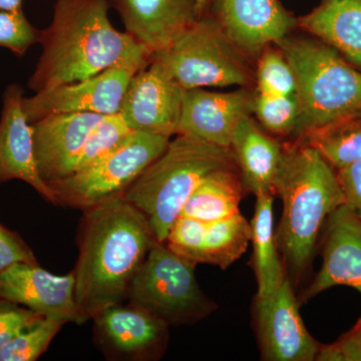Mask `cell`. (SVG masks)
Here are the masks:
<instances>
[{"mask_svg": "<svg viewBox=\"0 0 361 361\" xmlns=\"http://www.w3.org/2000/svg\"><path fill=\"white\" fill-rule=\"evenodd\" d=\"M75 300L85 319L127 300L130 282L155 242L148 217L116 197L82 211Z\"/></svg>", "mask_w": 361, "mask_h": 361, "instance_id": "1", "label": "cell"}, {"mask_svg": "<svg viewBox=\"0 0 361 361\" xmlns=\"http://www.w3.org/2000/svg\"><path fill=\"white\" fill-rule=\"evenodd\" d=\"M110 0H58L49 27L40 30L42 52L28 87L35 92L78 82L116 66L145 68L153 54L114 27Z\"/></svg>", "mask_w": 361, "mask_h": 361, "instance_id": "2", "label": "cell"}, {"mask_svg": "<svg viewBox=\"0 0 361 361\" xmlns=\"http://www.w3.org/2000/svg\"><path fill=\"white\" fill-rule=\"evenodd\" d=\"M274 192L283 203L278 250L297 281L310 268L327 218L344 205L343 195L334 169L300 140L283 146Z\"/></svg>", "mask_w": 361, "mask_h": 361, "instance_id": "3", "label": "cell"}, {"mask_svg": "<svg viewBox=\"0 0 361 361\" xmlns=\"http://www.w3.org/2000/svg\"><path fill=\"white\" fill-rule=\"evenodd\" d=\"M223 168H238L231 149L176 135L123 197L148 217L157 241L164 243L202 180Z\"/></svg>", "mask_w": 361, "mask_h": 361, "instance_id": "4", "label": "cell"}, {"mask_svg": "<svg viewBox=\"0 0 361 361\" xmlns=\"http://www.w3.org/2000/svg\"><path fill=\"white\" fill-rule=\"evenodd\" d=\"M290 35L276 45L296 78L300 113L294 134L361 113V71L322 40Z\"/></svg>", "mask_w": 361, "mask_h": 361, "instance_id": "5", "label": "cell"}, {"mask_svg": "<svg viewBox=\"0 0 361 361\" xmlns=\"http://www.w3.org/2000/svg\"><path fill=\"white\" fill-rule=\"evenodd\" d=\"M153 59L185 90L255 85L251 59L210 13L199 18L168 49L154 54Z\"/></svg>", "mask_w": 361, "mask_h": 361, "instance_id": "6", "label": "cell"}, {"mask_svg": "<svg viewBox=\"0 0 361 361\" xmlns=\"http://www.w3.org/2000/svg\"><path fill=\"white\" fill-rule=\"evenodd\" d=\"M196 265L165 243L155 242L130 282L129 303L169 325L194 324L208 317L217 310V304L199 286Z\"/></svg>", "mask_w": 361, "mask_h": 361, "instance_id": "7", "label": "cell"}, {"mask_svg": "<svg viewBox=\"0 0 361 361\" xmlns=\"http://www.w3.org/2000/svg\"><path fill=\"white\" fill-rule=\"evenodd\" d=\"M171 139L134 132L118 149L90 167L49 183L59 206L84 211L123 193L167 148Z\"/></svg>", "mask_w": 361, "mask_h": 361, "instance_id": "8", "label": "cell"}, {"mask_svg": "<svg viewBox=\"0 0 361 361\" xmlns=\"http://www.w3.org/2000/svg\"><path fill=\"white\" fill-rule=\"evenodd\" d=\"M186 90L152 56L151 63L130 78L118 115L130 130L177 135Z\"/></svg>", "mask_w": 361, "mask_h": 361, "instance_id": "9", "label": "cell"}, {"mask_svg": "<svg viewBox=\"0 0 361 361\" xmlns=\"http://www.w3.org/2000/svg\"><path fill=\"white\" fill-rule=\"evenodd\" d=\"M142 68L116 66L85 80L35 92L32 97H23V111L30 123L52 114L89 111L116 115L130 78Z\"/></svg>", "mask_w": 361, "mask_h": 361, "instance_id": "10", "label": "cell"}, {"mask_svg": "<svg viewBox=\"0 0 361 361\" xmlns=\"http://www.w3.org/2000/svg\"><path fill=\"white\" fill-rule=\"evenodd\" d=\"M255 311L263 360H316L320 344L304 324L299 301L287 274L272 296L260 302L255 301Z\"/></svg>", "mask_w": 361, "mask_h": 361, "instance_id": "11", "label": "cell"}, {"mask_svg": "<svg viewBox=\"0 0 361 361\" xmlns=\"http://www.w3.org/2000/svg\"><path fill=\"white\" fill-rule=\"evenodd\" d=\"M92 319L94 341L111 358L153 360L167 346L170 325L133 304L111 305Z\"/></svg>", "mask_w": 361, "mask_h": 361, "instance_id": "12", "label": "cell"}, {"mask_svg": "<svg viewBox=\"0 0 361 361\" xmlns=\"http://www.w3.org/2000/svg\"><path fill=\"white\" fill-rule=\"evenodd\" d=\"M0 299L66 323L87 322L75 300L73 271L54 275L39 264L16 263L0 272Z\"/></svg>", "mask_w": 361, "mask_h": 361, "instance_id": "13", "label": "cell"}, {"mask_svg": "<svg viewBox=\"0 0 361 361\" xmlns=\"http://www.w3.org/2000/svg\"><path fill=\"white\" fill-rule=\"evenodd\" d=\"M209 13L251 59L297 27L296 18L279 0H214Z\"/></svg>", "mask_w": 361, "mask_h": 361, "instance_id": "14", "label": "cell"}, {"mask_svg": "<svg viewBox=\"0 0 361 361\" xmlns=\"http://www.w3.org/2000/svg\"><path fill=\"white\" fill-rule=\"evenodd\" d=\"M255 94L252 87H235L229 92L186 90L177 135L230 148L240 121L253 114Z\"/></svg>", "mask_w": 361, "mask_h": 361, "instance_id": "15", "label": "cell"}, {"mask_svg": "<svg viewBox=\"0 0 361 361\" xmlns=\"http://www.w3.org/2000/svg\"><path fill=\"white\" fill-rule=\"evenodd\" d=\"M25 92L11 84L4 94L0 116V185L20 180L32 186L47 202L59 206L56 194L39 172L35 160L32 123L23 108Z\"/></svg>", "mask_w": 361, "mask_h": 361, "instance_id": "16", "label": "cell"}, {"mask_svg": "<svg viewBox=\"0 0 361 361\" xmlns=\"http://www.w3.org/2000/svg\"><path fill=\"white\" fill-rule=\"evenodd\" d=\"M325 229L322 268L299 303L338 285L361 294V220L342 205L330 214Z\"/></svg>", "mask_w": 361, "mask_h": 361, "instance_id": "17", "label": "cell"}, {"mask_svg": "<svg viewBox=\"0 0 361 361\" xmlns=\"http://www.w3.org/2000/svg\"><path fill=\"white\" fill-rule=\"evenodd\" d=\"M104 116L89 111L52 114L32 123L37 169L47 184L71 174L90 130Z\"/></svg>", "mask_w": 361, "mask_h": 361, "instance_id": "18", "label": "cell"}, {"mask_svg": "<svg viewBox=\"0 0 361 361\" xmlns=\"http://www.w3.org/2000/svg\"><path fill=\"white\" fill-rule=\"evenodd\" d=\"M126 32L152 54L168 49L201 18L197 0H110Z\"/></svg>", "mask_w": 361, "mask_h": 361, "instance_id": "19", "label": "cell"}, {"mask_svg": "<svg viewBox=\"0 0 361 361\" xmlns=\"http://www.w3.org/2000/svg\"><path fill=\"white\" fill-rule=\"evenodd\" d=\"M230 149L246 189L255 196L275 195L274 183L283 146L266 134L250 115L237 125Z\"/></svg>", "mask_w": 361, "mask_h": 361, "instance_id": "20", "label": "cell"}, {"mask_svg": "<svg viewBox=\"0 0 361 361\" xmlns=\"http://www.w3.org/2000/svg\"><path fill=\"white\" fill-rule=\"evenodd\" d=\"M296 23L361 70V0H322Z\"/></svg>", "mask_w": 361, "mask_h": 361, "instance_id": "21", "label": "cell"}, {"mask_svg": "<svg viewBox=\"0 0 361 361\" xmlns=\"http://www.w3.org/2000/svg\"><path fill=\"white\" fill-rule=\"evenodd\" d=\"M274 196L269 193L256 196L255 212L250 223L254 271L257 280L255 301L258 302L272 296L286 275L278 255L273 221Z\"/></svg>", "mask_w": 361, "mask_h": 361, "instance_id": "22", "label": "cell"}, {"mask_svg": "<svg viewBox=\"0 0 361 361\" xmlns=\"http://www.w3.org/2000/svg\"><path fill=\"white\" fill-rule=\"evenodd\" d=\"M245 189L238 168L214 171L195 190L180 215L206 223L230 217L240 212Z\"/></svg>", "mask_w": 361, "mask_h": 361, "instance_id": "23", "label": "cell"}, {"mask_svg": "<svg viewBox=\"0 0 361 361\" xmlns=\"http://www.w3.org/2000/svg\"><path fill=\"white\" fill-rule=\"evenodd\" d=\"M337 169L361 161V113L298 137Z\"/></svg>", "mask_w": 361, "mask_h": 361, "instance_id": "24", "label": "cell"}, {"mask_svg": "<svg viewBox=\"0 0 361 361\" xmlns=\"http://www.w3.org/2000/svg\"><path fill=\"white\" fill-rule=\"evenodd\" d=\"M251 235V224L240 212L207 223L203 263L227 269L245 253Z\"/></svg>", "mask_w": 361, "mask_h": 361, "instance_id": "25", "label": "cell"}, {"mask_svg": "<svg viewBox=\"0 0 361 361\" xmlns=\"http://www.w3.org/2000/svg\"><path fill=\"white\" fill-rule=\"evenodd\" d=\"M134 130L128 127L122 116L116 115L104 116L94 128L73 164V173L94 165L104 157L110 155L118 149ZM70 174V175H71Z\"/></svg>", "mask_w": 361, "mask_h": 361, "instance_id": "26", "label": "cell"}, {"mask_svg": "<svg viewBox=\"0 0 361 361\" xmlns=\"http://www.w3.org/2000/svg\"><path fill=\"white\" fill-rule=\"evenodd\" d=\"M65 324L63 320L44 316L0 348V361L39 360Z\"/></svg>", "mask_w": 361, "mask_h": 361, "instance_id": "27", "label": "cell"}, {"mask_svg": "<svg viewBox=\"0 0 361 361\" xmlns=\"http://www.w3.org/2000/svg\"><path fill=\"white\" fill-rule=\"evenodd\" d=\"M276 45V44H275ZM255 90L262 94L290 96L296 94V78L290 63L279 47H266L255 68Z\"/></svg>", "mask_w": 361, "mask_h": 361, "instance_id": "28", "label": "cell"}, {"mask_svg": "<svg viewBox=\"0 0 361 361\" xmlns=\"http://www.w3.org/2000/svg\"><path fill=\"white\" fill-rule=\"evenodd\" d=\"M299 113L300 109L296 94L290 96H274L256 92L253 114L262 127L273 134H294L298 123Z\"/></svg>", "mask_w": 361, "mask_h": 361, "instance_id": "29", "label": "cell"}, {"mask_svg": "<svg viewBox=\"0 0 361 361\" xmlns=\"http://www.w3.org/2000/svg\"><path fill=\"white\" fill-rule=\"evenodd\" d=\"M206 226L203 221L180 215L171 227L164 243L180 257L195 264L203 263Z\"/></svg>", "mask_w": 361, "mask_h": 361, "instance_id": "30", "label": "cell"}, {"mask_svg": "<svg viewBox=\"0 0 361 361\" xmlns=\"http://www.w3.org/2000/svg\"><path fill=\"white\" fill-rule=\"evenodd\" d=\"M40 30L27 20L23 11H0V47L23 56L39 42Z\"/></svg>", "mask_w": 361, "mask_h": 361, "instance_id": "31", "label": "cell"}, {"mask_svg": "<svg viewBox=\"0 0 361 361\" xmlns=\"http://www.w3.org/2000/svg\"><path fill=\"white\" fill-rule=\"evenodd\" d=\"M42 317L30 308L0 299V348Z\"/></svg>", "mask_w": 361, "mask_h": 361, "instance_id": "32", "label": "cell"}, {"mask_svg": "<svg viewBox=\"0 0 361 361\" xmlns=\"http://www.w3.org/2000/svg\"><path fill=\"white\" fill-rule=\"evenodd\" d=\"M16 263L39 264L32 248L20 235L0 223V272Z\"/></svg>", "mask_w": 361, "mask_h": 361, "instance_id": "33", "label": "cell"}, {"mask_svg": "<svg viewBox=\"0 0 361 361\" xmlns=\"http://www.w3.org/2000/svg\"><path fill=\"white\" fill-rule=\"evenodd\" d=\"M316 360L361 361V318L334 343L320 345Z\"/></svg>", "mask_w": 361, "mask_h": 361, "instance_id": "34", "label": "cell"}, {"mask_svg": "<svg viewBox=\"0 0 361 361\" xmlns=\"http://www.w3.org/2000/svg\"><path fill=\"white\" fill-rule=\"evenodd\" d=\"M336 173L344 205L361 220V161L337 169Z\"/></svg>", "mask_w": 361, "mask_h": 361, "instance_id": "35", "label": "cell"}, {"mask_svg": "<svg viewBox=\"0 0 361 361\" xmlns=\"http://www.w3.org/2000/svg\"><path fill=\"white\" fill-rule=\"evenodd\" d=\"M23 0H0V11H23Z\"/></svg>", "mask_w": 361, "mask_h": 361, "instance_id": "36", "label": "cell"}, {"mask_svg": "<svg viewBox=\"0 0 361 361\" xmlns=\"http://www.w3.org/2000/svg\"><path fill=\"white\" fill-rule=\"evenodd\" d=\"M213 2L214 0H197V6H198V11L200 16L209 13Z\"/></svg>", "mask_w": 361, "mask_h": 361, "instance_id": "37", "label": "cell"}]
</instances>
